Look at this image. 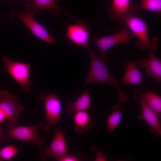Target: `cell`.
Listing matches in <instances>:
<instances>
[{
    "label": "cell",
    "mask_w": 161,
    "mask_h": 161,
    "mask_svg": "<svg viewBox=\"0 0 161 161\" xmlns=\"http://www.w3.org/2000/svg\"><path fill=\"white\" fill-rule=\"evenodd\" d=\"M4 135L2 131L0 128V142L3 141Z\"/></svg>",
    "instance_id": "d4e9b609"
},
{
    "label": "cell",
    "mask_w": 161,
    "mask_h": 161,
    "mask_svg": "<svg viewBox=\"0 0 161 161\" xmlns=\"http://www.w3.org/2000/svg\"><path fill=\"white\" fill-rule=\"evenodd\" d=\"M140 10H142L161 12V0H141L139 7Z\"/></svg>",
    "instance_id": "ffe728a7"
},
{
    "label": "cell",
    "mask_w": 161,
    "mask_h": 161,
    "mask_svg": "<svg viewBox=\"0 0 161 161\" xmlns=\"http://www.w3.org/2000/svg\"><path fill=\"white\" fill-rule=\"evenodd\" d=\"M96 145H93L91 148L92 151L96 153V158L95 161H106V159L103 154L102 151L99 150L97 148Z\"/></svg>",
    "instance_id": "603a6c76"
},
{
    "label": "cell",
    "mask_w": 161,
    "mask_h": 161,
    "mask_svg": "<svg viewBox=\"0 0 161 161\" xmlns=\"http://www.w3.org/2000/svg\"><path fill=\"white\" fill-rule=\"evenodd\" d=\"M125 109V107L120 104L116 105L113 106L112 113L107 116L106 130L108 134L113 135V131L122 119Z\"/></svg>",
    "instance_id": "ac0fdd59"
},
{
    "label": "cell",
    "mask_w": 161,
    "mask_h": 161,
    "mask_svg": "<svg viewBox=\"0 0 161 161\" xmlns=\"http://www.w3.org/2000/svg\"><path fill=\"white\" fill-rule=\"evenodd\" d=\"M36 13L33 4H27L23 12L12 11L10 13L11 18L18 17L37 37L48 43L53 44L57 42L51 36L47 30L34 19Z\"/></svg>",
    "instance_id": "3957f363"
},
{
    "label": "cell",
    "mask_w": 161,
    "mask_h": 161,
    "mask_svg": "<svg viewBox=\"0 0 161 161\" xmlns=\"http://www.w3.org/2000/svg\"><path fill=\"white\" fill-rule=\"evenodd\" d=\"M38 98L44 102L46 112L44 123L41 128L43 130L47 131L51 126L59 123L61 114V104L58 95L55 93L42 92L40 94Z\"/></svg>",
    "instance_id": "277c9868"
},
{
    "label": "cell",
    "mask_w": 161,
    "mask_h": 161,
    "mask_svg": "<svg viewBox=\"0 0 161 161\" xmlns=\"http://www.w3.org/2000/svg\"><path fill=\"white\" fill-rule=\"evenodd\" d=\"M29 0V1L30 0V1H31V0Z\"/></svg>",
    "instance_id": "4316f807"
},
{
    "label": "cell",
    "mask_w": 161,
    "mask_h": 161,
    "mask_svg": "<svg viewBox=\"0 0 161 161\" xmlns=\"http://www.w3.org/2000/svg\"><path fill=\"white\" fill-rule=\"evenodd\" d=\"M85 158L83 153H75L72 154H67L55 158L58 161H79L82 160Z\"/></svg>",
    "instance_id": "7402d4cb"
},
{
    "label": "cell",
    "mask_w": 161,
    "mask_h": 161,
    "mask_svg": "<svg viewBox=\"0 0 161 161\" xmlns=\"http://www.w3.org/2000/svg\"><path fill=\"white\" fill-rule=\"evenodd\" d=\"M142 97L148 105L160 115L161 113V97L157 94L145 89Z\"/></svg>",
    "instance_id": "d6986e66"
},
{
    "label": "cell",
    "mask_w": 161,
    "mask_h": 161,
    "mask_svg": "<svg viewBox=\"0 0 161 161\" xmlns=\"http://www.w3.org/2000/svg\"><path fill=\"white\" fill-rule=\"evenodd\" d=\"M117 32L100 38H94L92 41L96 45L102 55H105L107 51L117 44H126L135 36L125 25Z\"/></svg>",
    "instance_id": "ba28073f"
},
{
    "label": "cell",
    "mask_w": 161,
    "mask_h": 161,
    "mask_svg": "<svg viewBox=\"0 0 161 161\" xmlns=\"http://www.w3.org/2000/svg\"><path fill=\"white\" fill-rule=\"evenodd\" d=\"M54 130V136L49 147L46 148L43 145L39 146L38 152L42 161H46L52 157L56 158L67 154L65 132L58 129H55Z\"/></svg>",
    "instance_id": "9c48e42d"
},
{
    "label": "cell",
    "mask_w": 161,
    "mask_h": 161,
    "mask_svg": "<svg viewBox=\"0 0 161 161\" xmlns=\"http://www.w3.org/2000/svg\"><path fill=\"white\" fill-rule=\"evenodd\" d=\"M125 68L122 83L125 85H141L144 79V75L134 62L126 60L121 61Z\"/></svg>",
    "instance_id": "5bb4252c"
},
{
    "label": "cell",
    "mask_w": 161,
    "mask_h": 161,
    "mask_svg": "<svg viewBox=\"0 0 161 161\" xmlns=\"http://www.w3.org/2000/svg\"><path fill=\"white\" fill-rule=\"evenodd\" d=\"M6 119L4 113L0 110V125L2 124Z\"/></svg>",
    "instance_id": "cb8c5ba5"
},
{
    "label": "cell",
    "mask_w": 161,
    "mask_h": 161,
    "mask_svg": "<svg viewBox=\"0 0 161 161\" xmlns=\"http://www.w3.org/2000/svg\"><path fill=\"white\" fill-rule=\"evenodd\" d=\"M91 28L89 23L80 19L73 24H68L66 36L75 44L87 48L89 43Z\"/></svg>",
    "instance_id": "30bf717a"
},
{
    "label": "cell",
    "mask_w": 161,
    "mask_h": 161,
    "mask_svg": "<svg viewBox=\"0 0 161 161\" xmlns=\"http://www.w3.org/2000/svg\"><path fill=\"white\" fill-rule=\"evenodd\" d=\"M18 148L15 146L8 145L0 147V157L3 159L10 160L18 153Z\"/></svg>",
    "instance_id": "44dd1931"
},
{
    "label": "cell",
    "mask_w": 161,
    "mask_h": 161,
    "mask_svg": "<svg viewBox=\"0 0 161 161\" xmlns=\"http://www.w3.org/2000/svg\"><path fill=\"white\" fill-rule=\"evenodd\" d=\"M36 13L41 9H47L56 13H58L63 16H71L70 13L61 8L58 3L61 0H31Z\"/></svg>",
    "instance_id": "e0dca14e"
},
{
    "label": "cell",
    "mask_w": 161,
    "mask_h": 161,
    "mask_svg": "<svg viewBox=\"0 0 161 161\" xmlns=\"http://www.w3.org/2000/svg\"><path fill=\"white\" fill-rule=\"evenodd\" d=\"M2 60L5 64V71L19 84L25 92H28L33 83L30 79V64L12 61L5 56Z\"/></svg>",
    "instance_id": "8992f818"
},
{
    "label": "cell",
    "mask_w": 161,
    "mask_h": 161,
    "mask_svg": "<svg viewBox=\"0 0 161 161\" xmlns=\"http://www.w3.org/2000/svg\"><path fill=\"white\" fill-rule=\"evenodd\" d=\"M90 55V63L89 71L85 79L83 87L94 83H103L114 88L117 93L118 102L126 103L129 100L128 95L121 88L119 80L111 74L106 65L110 57L105 55H98L89 45L86 48Z\"/></svg>",
    "instance_id": "6da1fadb"
},
{
    "label": "cell",
    "mask_w": 161,
    "mask_h": 161,
    "mask_svg": "<svg viewBox=\"0 0 161 161\" xmlns=\"http://www.w3.org/2000/svg\"><path fill=\"white\" fill-rule=\"evenodd\" d=\"M73 120L74 131L78 134L87 132L93 127L95 124L94 119L86 111L75 112Z\"/></svg>",
    "instance_id": "9a60e30c"
},
{
    "label": "cell",
    "mask_w": 161,
    "mask_h": 161,
    "mask_svg": "<svg viewBox=\"0 0 161 161\" xmlns=\"http://www.w3.org/2000/svg\"><path fill=\"white\" fill-rule=\"evenodd\" d=\"M140 11L139 7H137L120 24L127 27L137 37L136 44L140 50H156L159 47V40L155 36L150 38L146 24L138 16Z\"/></svg>",
    "instance_id": "7a4b0ae2"
},
{
    "label": "cell",
    "mask_w": 161,
    "mask_h": 161,
    "mask_svg": "<svg viewBox=\"0 0 161 161\" xmlns=\"http://www.w3.org/2000/svg\"></svg>",
    "instance_id": "83f0119b"
},
{
    "label": "cell",
    "mask_w": 161,
    "mask_h": 161,
    "mask_svg": "<svg viewBox=\"0 0 161 161\" xmlns=\"http://www.w3.org/2000/svg\"><path fill=\"white\" fill-rule=\"evenodd\" d=\"M42 125L39 123L33 126L7 127L5 134H4L3 141L6 142L10 138L35 143L39 146L44 143V140L39 135L38 129Z\"/></svg>",
    "instance_id": "52a82bcc"
},
{
    "label": "cell",
    "mask_w": 161,
    "mask_h": 161,
    "mask_svg": "<svg viewBox=\"0 0 161 161\" xmlns=\"http://www.w3.org/2000/svg\"><path fill=\"white\" fill-rule=\"evenodd\" d=\"M136 6L131 5L130 0H112V7L107 8V12L111 21L120 23Z\"/></svg>",
    "instance_id": "4fadbf2b"
},
{
    "label": "cell",
    "mask_w": 161,
    "mask_h": 161,
    "mask_svg": "<svg viewBox=\"0 0 161 161\" xmlns=\"http://www.w3.org/2000/svg\"><path fill=\"white\" fill-rule=\"evenodd\" d=\"M3 160V159H2V158L0 157V161H2Z\"/></svg>",
    "instance_id": "484cf974"
},
{
    "label": "cell",
    "mask_w": 161,
    "mask_h": 161,
    "mask_svg": "<svg viewBox=\"0 0 161 161\" xmlns=\"http://www.w3.org/2000/svg\"><path fill=\"white\" fill-rule=\"evenodd\" d=\"M141 91L139 90L134 92V97L140 104L142 110L141 115L138 118L141 120L145 121L150 126V130L154 132V137H157L161 134L160 115L153 111L143 100Z\"/></svg>",
    "instance_id": "8fae6325"
},
{
    "label": "cell",
    "mask_w": 161,
    "mask_h": 161,
    "mask_svg": "<svg viewBox=\"0 0 161 161\" xmlns=\"http://www.w3.org/2000/svg\"><path fill=\"white\" fill-rule=\"evenodd\" d=\"M24 107L18 97L6 90L0 91V110L4 113L9 127L16 126Z\"/></svg>",
    "instance_id": "5b68a950"
},
{
    "label": "cell",
    "mask_w": 161,
    "mask_h": 161,
    "mask_svg": "<svg viewBox=\"0 0 161 161\" xmlns=\"http://www.w3.org/2000/svg\"><path fill=\"white\" fill-rule=\"evenodd\" d=\"M149 51L148 58L137 59L134 63L138 68L146 69L145 75L151 77L156 83L161 81V61L152 52Z\"/></svg>",
    "instance_id": "7c38bea8"
},
{
    "label": "cell",
    "mask_w": 161,
    "mask_h": 161,
    "mask_svg": "<svg viewBox=\"0 0 161 161\" xmlns=\"http://www.w3.org/2000/svg\"><path fill=\"white\" fill-rule=\"evenodd\" d=\"M91 107L90 96L87 89H86L74 102H68L66 106L69 113L86 111Z\"/></svg>",
    "instance_id": "2e32d148"
}]
</instances>
